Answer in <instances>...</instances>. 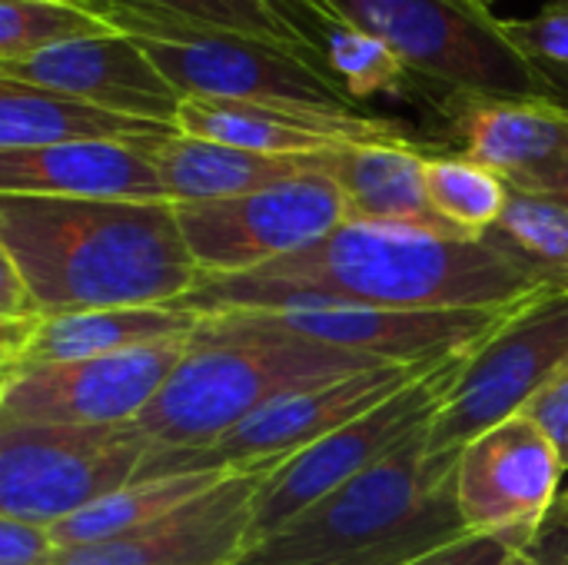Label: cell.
<instances>
[{
	"mask_svg": "<svg viewBox=\"0 0 568 565\" xmlns=\"http://www.w3.org/2000/svg\"><path fill=\"white\" fill-rule=\"evenodd\" d=\"M549 283L529 260L493 233L463 236L416 226L346 220L303 253L253 273L203 276L180 300L183 310L273 313L290 306H376V310H519Z\"/></svg>",
	"mask_w": 568,
	"mask_h": 565,
	"instance_id": "cell-1",
	"label": "cell"
},
{
	"mask_svg": "<svg viewBox=\"0 0 568 565\" xmlns=\"http://www.w3.org/2000/svg\"><path fill=\"white\" fill-rule=\"evenodd\" d=\"M0 256L40 313L180 306L203 283L173 203L0 193Z\"/></svg>",
	"mask_w": 568,
	"mask_h": 565,
	"instance_id": "cell-2",
	"label": "cell"
},
{
	"mask_svg": "<svg viewBox=\"0 0 568 565\" xmlns=\"http://www.w3.org/2000/svg\"><path fill=\"white\" fill-rule=\"evenodd\" d=\"M379 366L393 363L286 333L256 313H210L170 383L133 426L156 453H193L220 443L286 393Z\"/></svg>",
	"mask_w": 568,
	"mask_h": 565,
	"instance_id": "cell-3",
	"label": "cell"
},
{
	"mask_svg": "<svg viewBox=\"0 0 568 565\" xmlns=\"http://www.w3.org/2000/svg\"><path fill=\"white\" fill-rule=\"evenodd\" d=\"M426 430L250 546L236 565H419L463 543L469 529L453 473L426 463Z\"/></svg>",
	"mask_w": 568,
	"mask_h": 565,
	"instance_id": "cell-4",
	"label": "cell"
},
{
	"mask_svg": "<svg viewBox=\"0 0 568 565\" xmlns=\"http://www.w3.org/2000/svg\"><path fill=\"white\" fill-rule=\"evenodd\" d=\"M80 7L103 17L113 30L136 37L183 97L313 113H363V103H356L310 57L290 47L173 20L123 0H83Z\"/></svg>",
	"mask_w": 568,
	"mask_h": 565,
	"instance_id": "cell-5",
	"label": "cell"
},
{
	"mask_svg": "<svg viewBox=\"0 0 568 565\" xmlns=\"http://www.w3.org/2000/svg\"><path fill=\"white\" fill-rule=\"evenodd\" d=\"M568 360V290H546L479 343L426 430V463L453 473L456 456L493 426L526 413Z\"/></svg>",
	"mask_w": 568,
	"mask_h": 565,
	"instance_id": "cell-6",
	"label": "cell"
},
{
	"mask_svg": "<svg viewBox=\"0 0 568 565\" xmlns=\"http://www.w3.org/2000/svg\"><path fill=\"white\" fill-rule=\"evenodd\" d=\"M339 20L393 47L419 77L453 93L546 97L539 70L466 0H320Z\"/></svg>",
	"mask_w": 568,
	"mask_h": 565,
	"instance_id": "cell-7",
	"label": "cell"
},
{
	"mask_svg": "<svg viewBox=\"0 0 568 565\" xmlns=\"http://www.w3.org/2000/svg\"><path fill=\"white\" fill-rule=\"evenodd\" d=\"M150 453L136 426L0 423V516L53 529L130 486Z\"/></svg>",
	"mask_w": 568,
	"mask_h": 565,
	"instance_id": "cell-8",
	"label": "cell"
},
{
	"mask_svg": "<svg viewBox=\"0 0 568 565\" xmlns=\"http://www.w3.org/2000/svg\"><path fill=\"white\" fill-rule=\"evenodd\" d=\"M466 356L469 353L429 366L416 383H409L376 410L363 413L359 420L339 426L336 433L323 436L320 443L270 470L260 483L253 506V546L283 529L286 523H293L323 496L369 473L376 463L393 456L406 440L423 433L446 403Z\"/></svg>",
	"mask_w": 568,
	"mask_h": 565,
	"instance_id": "cell-9",
	"label": "cell"
},
{
	"mask_svg": "<svg viewBox=\"0 0 568 565\" xmlns=\"http://www.w3.org/2000/svg\"><path fill=\"white\" fill-rule=\"evenodd\" d=\"M173 206L203 276L263 270L310 250L349 220L343 190L320 170V160L316 170L246 196Z\"/></svg>",
	"mask_w": 568,
	"mask_h": 565,
	"instance_id": "cell-10",
	"label": "cell"
},
{
	"mask_svg": "<svg viewBox=\"0 0 568 565\" xmlns=\"http://www.w3.org/2000/svg\"><path fill=\"white\" fill-rule=\"evenodd\" d=\"M449 360V356H446ZM443 363V360H436ZM379 366L349 373L300 393H286L263 406L256 416L240 423L220 443L193 453H150L136 480L150 476H180V473H250V470H276L290 456L336 433L339 426L359 420L376 410L409 383H416L429 366Z\"/></svg>",
	"mask_w": 568,
	"mask_h": 565,
	"instance_id": "cell-11",
	"label": "cell"
},
{
	"mask_svg": "<svg viewBox=\"0 0 568 565\" xmlns=\"http://www.w3.org/2000/svg\"><path fill=\"white\" fill-rule=\"evenodd\" d=\"M190 340L0 373V423L133 426L170 383Z\"/></svg>",
	"mask_w": 568,
	"mask_h": 565,
	"instance_id": "cell-12",
	"label": "cell"
},
{
	"mask_svg": "<svg viewBox=\"0 0 568 565\" xmlns=\"http://www.w3.org/2000/svg\"><path fill=\"white\" fill-rule=\"evenodd\" d=\"M566 470L559 446L526 413L476 436L453 466L456 506L469 536H493L513 549L536 546Z\"/></svg>",
	"mask_w": 568,
	"mask_h": 565,
	"instance_id": "cell-13",
	"label": "cell"
},
{
	"mask_svg": "<svg viewBox=\"0 0 568 565\" xmlns=\"http://www.w3.org/2000/svg\"><path fill=\"white\" fill-rule=\"evenodd\" d=\"M513 310H376L349 303L290 306L256 313L266 323L393 366H419L446 356L473 353L486 343Z\"/></svg>",
	"mask_w": 568,
	"mask_h": 565,
	"instance_id": "cell-14",
	"label": "cell"
},
{
	"mask_svg": "<svg viewBox=\"0 0 568 565\" xmlns=\"http://www.w3.org/2000/svg\"><path fill=\"white\" fill-rule=\"evenodd\" d=\"M449 127L459 153L499 173L509 190L566 196L568 110L546 97L453 93Z\"/></svg>",
	"mask_w": 568,
	"mask_h": 565,
	"instance_id": "cell-15",
	"label": "cell"
},
{
	"mask_svg": "<svg viewBox=\"0 0 568 565\" xmlns=\"http://www.w3.org/2000/svg\"><path fill=\"white\" fill-rule=\"evenodd\" d=\"M270 470L230 473L166 519L60 553V565H236L253 546V506Z\"/></svg>",
	"mask_w": 568,
	"mask_h": 565,
	"instance_id": "cell-16",
	"label": "cell"
},
{
	"mask_svg": "<svg viewBox=\"0 0 568 565\" xmlns=\"http://www.w3.org/2000/svg\"><path fill=\"white\" fill-rule=\"evenodd\" d=\"M0 77L80 97L93 107L163 123L176 130L183 93L160 73L143 43L130 33L73 40L27 60L0 63Z\"/></svg>",
	"mask_w": 568,
	"mask_h": 565,
	"instance_id": "cell-17",
	"label": "cell"
},
{
	"mask_svg": "<svg viewBox=\"0 0 568 565\" xmlns=\"http://www.w3.org/2000/svg\"><path fill=\"white\" fill-rule=\"evenodd\" d=\"M176 130L270 157H320L349 143H416V137L389 117L313 113L206 97H183Z\"/></svg>",
	"mask_w": 568,
	"mask_h": 565,
	"instance_id": "cell-18",
	"label": "cell"
},
{
	"mask_svg": "<svg viewBox=\"0 0 568 565\" xmlns=\"http://www.w3.org/2000/svg\"><path fill=\"white\" fill-rule=\"evenodd\" d=\"M203 316L183 306H113L33 313L0 323V373L47 363L113 356L170 340H190Z\"/></svg>",
	"mask_w": 568,
	"mask_h": 565,
	"instance_id": "cell-19",
	"label": "cell"
},
{
	"mask_svg": "<svg viewBox=\"0 0 568 565\" xmlns=\"http://www.w3.org/2000/svg\"><path fill=\"white\" fill-rule=\"evenodd\" d=\"M0 193L106 203H170L143 140H83L0 150Z\"/></svg>",
	"mask_w": 568,
	"mask_h": 565,
	"instance_id": "cell-20",
	"label": "cell"
},
{
	"mask_svg": "<svg viewBox=\"0 0 568 565\" xmlns=\"http://www.w3.org/2000/svg\"><path fill=\"white\" fill-rule=\"evenodd\" d=\"M426 157L423 143H349L320 153V170L343 190L349 220L456 233L429 206Z\"/></svg>",
	"mask_w": 568,
	"mask_h": 565,
	"instance_id": "cell-21",
	"label": "cell"
},
{
	"mask_svg": "<svg viewBox=\"0 0 568 565\" xmlns=\"http://www.w3.org/2000/svg\"><path fill=\"white\" fill-rule=\"evenodd\" d=\"M146 150L160 170L170 203H206L266 190L316 170L320 157H270L216 140L186 137L180 130L146 137Z\"/></svg>",
	"mask_w": 568,
	"mask_h": 565,
	"instance_id": "cell-22",
	"label": "cell"
},
{
	"mask_svg": "<svg viewBox=\"0 0 568 565\" xmlns=\"http://www.w3.org/2000/svg\"><path fill=\"white\" fill-rule=\"evenodd\" d=\"M173 127L123 117L80 97L0 77V150H33L83 140H143Z\"/></svg>",
	"mask_w": 568,
	"mask_h": 565,
	"instance_id": "cell-23",
	"label": "cell"
},
{
	"mask_svg": "<svg viewBox=\"0 0 568 565\" xmlns=\"http://www.w3.org/2000/svg\"><path fill=\"white\" fill-rule=\"evenodd\" d=\"M226 476L230 473H180V476L133 480L130 486L110 493L106 500L57 523L50 533L63 549L120 539V536L140 533V529L166 519L170 513L183 509L186 503H193L203 493H210L213 486H220Z\"/></svg>",
	"mask_w": 568,
	"mask_h": 565,
	"instance_id": "cell-24",
	"label": "cell"
},
{
	"mask_svg": "<svg viewBox=\"0 0 568 565\" xmlns=\"http://www.w3.org/2000/svg\"><path fill=\"white\" fill-rule=\"evenodd\" d=\"M426 196L449 230L463 236H486L503 220L513 190L499 173L466 153H429Z\"/></svg>",
	"mask_w": 568,
	"mask_h": 565,
	"instance_id": "cell-25",
	"label": "cell"
},
{
	"mask_svg": "<svg viewBox=\"0 0 568 565\" xmlns=\"http://www.w3.org/2000/svg\"><path fill=\"white\" fill-rule=\"evenodd\" d=\"M103 33L120 30L73 0H0V63Z\"/></svg>",
	"mask_w": 568,
	"mask_h": 565,
	"instance_id": "cell-26",
	"label": "cell"
},
{
	"mask_svg": "<svg viewBox=\"0 0 568 565\" xmlns=\"http://www.w3.org/2000/svg\"><path fill=\"white\" fill-rule=\"evenodd\" d=\"M493 236L529 260L549 283L568 290V206L559 196L513 190Z\"/></svg>",
	"mask_w": 568,
	"mask_h": 565,
	"instance_id": "cell-27",
	"label": "cell"
},
{
	"mask_svg": "<svg viewBox=\"0 0 568 565\" xmlns=\"http://www.w3.org/2000/svg\"><path fill=\"white\" fill-rule=\"evenodd\" d=\"M123 3H133V7L163 13V17H173V20H186V23L226 30V33L260 37V40L290 47V50L310 57L320 67V60L310 50V43L303 40V33L270 0H123Z\"/></svg>",
	"mask_w": 568,
	"mask_h": 565,
	"instance_id": "cell-28",
	"label": "cell"
},
{
	"mask_svg": "<svg viewBox=\"0 0 568 565\" xmlns=\"http://www.w3.org/2000/svg\"><path fill=\"white\" fill-rule=\"evenodd\" d=\"M496 23L532 67H568V0L542 7L536 17H496Z\"/></svg>",
	"mask_w": 568,
	"mask_h": 565,
	"instance_id": "cell-29",
	"label": "cell"
},
{
	"mask_svg": "<svg viewBox=\"0 0 568 565\" xmlns=\"http://www.w3.org/2000/svg\"><path fill=\"white\" fill-rule=\"evenodd\" d=\"M60 553L50 526L0 516V565H60Z\"/></svg>",
	"mask_w": 568,
	"mask_h": 565,
	"instance_id": "cell-30",
	"label": "cell"
},
{
	"mask_svg": "<svg viewBox=\"0 0 568 565\" xmlns=\"http://www.w3.org/2000/svg\"><path fill=\"white\" fill-rule=\"evenodd\" d=\"M526 416H532L549 440L559 446L568 466V360L559 366V373L539 390V396L526 406Z\"/></svg>",
	"mask_w": 568,
	"mask_h": 565,
	"instance_id": "cell-31",
	"label": "cell"
},
{
	"mask_svg": "<svg viewBox=\"0 0 568 565\" xmlns=\"http://www.w3.org/2000/svg\"><path fill=\"white\" fill-rule=\"evenodd\" d=\"M513 553L509 543L493 539V536H466L463 543L449 546L446 553L426 559L419 565H499Z\"/></svg>",
	"mask_w": 568,
	"mask_h": 565,
	"instance_id": "cell-32",
	"label": "cell"
},
{
	"mask_svg": "<svg viewBox=\"0 0 568 565\" xmlns=\"http://www.w3.org/2000/svg\"><path fill=\"white\" fill-rule=\"evenodd\" d=\"M33 313H40V306H37L27 280L7 256H0V323L27 320Z\"/></svg>",
	"mask_w": 568,
	"mask_h": 565,
	"instance_id": "cell-33",
	"label": "cell"
},
{
	"mask_svg": "<svg viewBox=\"0 0 568 565\" xmlns=\"http://www.w3.org/2000/svg\"><path fill=\"white\" fill-rule=\"evenodd\" d=\"M546 83V100L568 110V67H536Z\"/></svg>",
	"mask_w": 568,
	"mask_h": 565,
	"instance_id": "cell-34",
	"label": "cell"
},
{
	"mask_svg": "<svg viewBox=\"0 0 568 565\" xmlns=\"http://www.w3.org/2000/svg\"><path fill=\"white\" fill-rule=\"evenodd\" d=\"M499 565H542V559H539L536 546H526V549H513Z\"/></svg>",
	"mask_w": 568,
	"mask_h": 565,
	"instance_id": "cell-35",
	"label": "cell"
},
{
	"mask_svg": "<svg viewBox=\"0 0 568 565\" xmlns=\"http://www.w3.org/2000/svg\"><path fill=\"white\" fill-rule=\"evenodd\" d=\"M466 3H473L476 10H483V13H489V7H493L496 0H466Z\"/></svg>",
	"mask_w": 568,
	"mask_h": 565,
	"instance_id": "cell-36",
	"label": "cell"
},
{
	"mask_svg": "<svg viewBox=\"0 0 568 565\" xmlns=\"http://www.w3.org/2000/svg\"><path fill=\"white\" fill-rule=\"evenodd\" d=\"M559 200H562V203H566V206H568V193H566V196H559Z\"/></svg>",
	"mask_w": 568,
	"mask_h": 565,
	"instance_id": "cell-37",
	"label": "cell"
},
{
	"mask_svg": "<svg viewBox=\"0 0 568 565\" xmlns=\"http://www.w3.org/2000/svg\"><path fill=\"white\" fill-rule=\"evenodd\" d=\"M73 3H83V0H73Z\"/></svg>",
	"mask_w": 568,
	"mask_h": 565,
	"instance_id": "cell-38",
	"label": "cell"
},
{
	"mask_svg": "<svg viewBox=\"0 0 568 565\" xmlns=\"http://www.w3.org/2000/svg\"><path fill=\"white\" fill-rule=\"evenodd\" d=\"M469 7H473V3H469Z\"/></svg>",
	"mask_w": 568,
	"mask_h": 565,
	"instance_id": "cell-39",
	"label": "cell"
},
{
	"mask_svg": "<svg viewBox=\"0 0 568 565\" xmlns=\"http://www.w3.org/2000/svg\"><path fill=\"white\" fill-rule=\"evenodd\" d=\"M566 565H568V563H566Z\"/></svg>",
	"mask_w": 568,
	"mask_h": 565,
	"instance_id": "cell-40",
	"label": "cell"
}]
</instances>
